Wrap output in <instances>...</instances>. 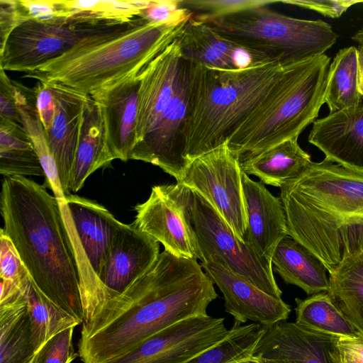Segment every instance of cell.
<instances>
[{"label":"cell","mask_w":363,"mask_h":363,"mask_svg":"<svg viewBox=\"0 0 363 363\" xmlns=\"http://www.w3.org/2000/svg\"><path fill=\"white\" fill-rule=\"evenodd\" d=\"M296 321L306 329L334 336L363 337L334 304L328 292L295 298Z\"/></svg>","instance_id":"cell-31"},{"label":"cell","mask_w":363,"mask_h":363,"mask_svg":"<svg viewBox=\"0 0 363 363\" xmlns=\"http://www.w3.org/2000/svg\"><path fill=\"white\" fill-rule=\"evenodd\" d=\"M162 187L182 214L197 259L219 263L268 294L281 298L272 262L240 240L207 201L179 183Z\"/></svg>","instance_id":"cell-7"},{"label":"cell","mask_w":363,"mask_h":363,"mask_svg":"<svg viewBox=\"0 0 363 363\" xmlns=\"http://www.w3.org/2000/svg\"><path fill=\"white\" fill-rule=\"evenodd\" d=\"M357 48L350 46L338 51L330 63L325 103L330 113L354 108L361 104L357 85Z\"/></svg>","instance_id":"cell-32"},{"label":"cell","mask_w":363,"mask_h":363,"mask_svg":"<svg viewBox=\"0 0 363 363\" xmlns=\"http://www.w3.org/2000/svg\"><path fill=\"white\" fill-rule=\"evenodd\" d=\"M264 331L265 326L261 324L242 325L235 320L223 341L183 363H241L251 359Z\"/></svg>","instance_id":"cell-34"},{"label":"cell","mask_w":363,"mask_h":363,"mask_svg":"<svg viewBox=\"0 0 363 363\" xmlns=\"http://www.w3.org/2000/svg\"><path fill=\"white\" fill-rule=\"evenodd\" d=\"M352 0H281V3L311 9L332 18H339L351 6L357 4Z\"/></svg>","instance_id":"cell-44"},{"label":"cell","mask_w":363,"mask_h":363,"mask_svg":"<svg viewBox=\"0 0 363 363\" xmlns=\"http://www.w3.org/2000/svg\"><path fill=\"white\" fill-rule=\"evenodd\" d=\"M135 211L136 227L162 243L165 251L180 257L196 258L182 214L162 185L154 186L149 198L137 204Z\"/></svg>","instance_id":"cell-21"},{"label":"cell","mask_w":363,"mask_h":363,"mask_svg":"<svg viewBox=\"0 0 363 363\" xmlns=\"http://www.w3.org/2000/svg\"><path fill=\"white\" fill-rule=\"evenodd\" d=\"M258 362H259L260 363H290L284 360H261Z\"/></svg>","instance_id":"cell-48"},{"label":"cell","mask_w":363,"mask_h":363,"mask_svg":"<svg viewBox=\"0 0 363 363\" xmlns=\"http://www.w3.org/2000/svg\"><path fill=\"white\" fill-rule=\"evenodd\" d=\"M218 294L196 258L164 250L152 267L123 292L83 306L78 343L83 363H106L155 333L190 317L208 315Z\"/></svg>","instance_id":"cell-1"},{"label":"cell","mask_w":363,"mask_h":363,"mask_svg":"<svg viewBox=\"0 0 363 363\" xmlns=\"http://www.w3.org/2000/svg\"><path fill=\"white\" fill-rule=\"evenodd\" d=\"M150 0H65L69 21L121 24L138 16Z\"/></svg>","instance_id":"cell-35"},{"label":"cell","mask_w":363,"mask_h":363,"mask_svg":"<svg viewBox=\"0 0 363 363\" xmlns=\"http://www.w3.org/2000/svg\"><path fill=\"white\" fill-rule=\"evenodd\" d=\"M178 40L184 60L212 68L240 70L280 60L225 37L208 24L196 22L192 18Z\"/></svg>","instance_id":"cell-15"},{"label":"cell","mask_w":363,"mask_h":363,"mask_svg":"<svg viewBox=\"0 0 363 363\" xmlns=\"http://www.w3.org/2000/svg\"><path fill=\"white\" fill-rule=\"evenodd\" d=\"M0 278L21 286L30 277L11 240L0 230Z\"/></svg>","instance_id":"cell-39"},{"label":"cell","mask_w":363,"mask_h":363,"mask_svg":"<svg viewBox=\"0 0 363 363\" xmlns=\"http://www.w3.org/2000/svg\"><path fill=\"white\" fill-rule=\"evenodd\" d=\"M330 57L325 54L291 65L270 92L227 140L241 162L298 138L325 104Z\"/></svg>","instance_id":"cell-6"},{"label":"cell","mask_w":363,"mask_h":363,"mask_svg":"<svg viewBox=\"0 0 363 363\" xmlns=\"http://www.w3.org/2000/svg\"><path fill=\"white\" fill-rule=\"evenodd\" d=\"M331 350H332V349H331ZM331 350L330 352V363H338V362L337 361V359L334 357L333 354L332 353Z\"/></svg>","instance_id":"cell-49"},{"label":"cell","mask_w":363,"mask_h":363,"mask_svg":"<svg viewBox=\"0 0 363 363\" xmlns=\"http://www.w3.org/2000/svg\"><path fill=\"white\" fill-rule=\"evenodd\" d=\"M189 62L183 59L174 94L155 128L135 145L130 160L151 163L174 177L184 178L189 164L184 157L182 130L188 108Z\"/></svg>","instance_id":"cell-12"},{"label":"cell","mask_w":363,"mask_h":363,"mask_svg":"<svg viewBox=\"0 0 363 363\" xmlns=\"http://www.w3.org/2000/svg\"><path fill=\"white\" fill-rule=\"evenodd\" d=\"M223 35L290 63L325 54L337 35L322 20H304L257 8L207 23Z\"/></svg>","instance_id":"cell-8"},{"label":"cell","mask_w":363,"mask_h":363,"mask_svg":"<svg viewBox=\"0 0 363 363\" xmlns=\"http://www.w3.org/2000/svg\"><path fill=\"white\" fill-rule=\"evenodd\" d=\"M240 162L247 175H255L263 184L280 188L298 176L312 161L311 155L299 146L298 138H294Z\"/></svg>","instance_id":"cell-26"},{"label":"cell","mask_w":363,"mask_h":363,"mask_svg":"<svg viewBox=\"0 0 363 363\" xmlns=\"http://www.w3.org/2000/svg\"><path fill=\"white\" fill-rule=\"evenodd\" d=\"M30 20L20 0H0V51L11 32Z\"/></svg>","instance_id":"cell-41"},{"label":"cell","mask_w":363,"mask_h":363,"mask_svg":"<svg viewBox=\"0 0 363 363\" xmlns=\"http://www.w3.org/2000/svg\"><path fill=\"white\" fill-rule=\"evenodd\" d=\"M33 89L36 108L43 128L47 132L51 128L56 113L54 93L48 84L42 82H38Z\"/></svg>","instance_id":"cell-43"},{"label":"cell","mask_w":363,"mask_h":363,"mask_svg":"<svg viewBox=\"0 0 363 363\" xmlns=\"http://www.w3.org/2000/svg\"><path fill=\"white\" fill-rule=\"evenodd\" d=\"M65 202L79 240L97 277L123 223L104 206L72 193Z\"/></svg>","instance_id":"cell-22"},{"label":"cell","mask_w":363,"mask_h":363,"mask_svg":"<svg viewBox=\"0 0 363 363\" xmlns=\"http://www.w3.org/2000/svg\"><path fill=\"white\" fill-rule=\"evenodd\" d=\"M16 96L21 125L31 140L45 172L44 186L52 190L58 201L65 200L57 167L36 108L34 89L17 82Z\"/></svg>","instance_id":"cell-29"},{"label":"cell","mask_w":363,"mask_h":363,"mask_svg":"<svg viewBox=\"0 0 363 363\" xmlns=\"http://www.w3.org/2000/svg\"><path fill=\"white\" fill-rule=\"evenodd\" d=\"M139 74L90 96L99 107L113 160H130L136 144Z\"/></svg>","instance_id":"cell-17"},{"label":"cell","mask_w":363,"mask_h":363,"mask_svg":"<svg viewBox=\"0 0 363 363\" xmlns=\"http://www.w3.org/2000/svg\"><path fill=\"white\" fill-rule=\"evenodd\" d=\"M241 363H260V362H258L256 359H249V360H246V361L242 362Z\"/></svg>","instance_id":"cell-50"},{"label":"cell","mask_w":363,"mask_h":363,"mask_svg":"<svg viewBox=\"0 0 363 363\" xmlns=\"http://www.w3.org/2000/svg\"><path fill=\"white\" fill-rule=\"evenodd\" d=\"M329 281L332 301L363 336V250L342 262Z\"/></svg>","instance_id":"cell-28"},{"label":"cell","mask_w":363,"mask_h":363,"mask_svg":"<svg viewBox=\"0 0 363 363\" xmlns=\"http://www.w3.org/2000/svg\"><path fill=\"white\" fill-rule=\"evenodd\" d=\"M26 302L35 353L55 335L82 323L45 296L32 279L26 291Z\"/></svg>","instance_id":"cell-33"},{"label":"cell","mask_w":363,"mask_h":363,"mask_svg":"<svg viewBox=\"0 0 363 363\" xmlns=\"http://www.w3.org/2000/svg\"><path fill=\"white\" fill-rule=\"evenodd\" d=\"M352 39L358 44V47L363 48V28L357 30L352 36Z\"/></svg>","instance_id":"cell-47"},{"label":"cell","mask_w":363,"mask_h":363,"mask_svg":"<svg viewBox=\"0 0 363 363\" xmlns=\"http://www.w3.org/2000/svg\"><path fill=\"white\" fill-rule=\"evenodd\" d=\"M229 333L224 318L196 315L155 333L106 363H183L216 346Z\"/></svg>","instance_id":"cell-11"},{"label":"cell","mask_w":363,"mask_h":363,"mask_svg":"<svg viewBox=\"0 0 363 363\" xmlns=\"http://www.w3.org/2000/svg\"><path fill=\"white\" fill-rule=\"evenodd\" d=\"M182 61L177 38L140 73L136 144L155 128L169 104L175 90Z\"/></svg>","instance_id":"cell-16"},{"label":"cell","mask_w":363,"mask_h":363,"mask_svg":"<svg viewBox=\"0 0 363 363\" xmlns=\"http://www.w3.org/2000/svg\"><path fill=\"white\" fill-rule=\"evenodd\" d=\"M281 3V0H182L183 7L194 13L192 20L207 23L257 8Z\"/></svg>","instance_id":"cell-36"},{"label":"cell","mask_w":363,"mask_h":363,"mask_svg":"<svg viewBox=\"0 0 363 363\" xmlns=\"http://www.w3.org/2000/svg\"><path fill=\"white\" fill-rule=\"evenodd\" d=\"M35 354L26 294L0 305V363H28Z\"/></svg>","instance_id":"cell-27"},{"label":"cell","mask_w":363,"mask_h":363,"mask_svg":"<svg viewBox=\"0 0 363 363\" xmlns=\"http://www.w3.org/2000/svg\"><path fill=\"white\" fill-rule=\"evenodd\" d=\"M0 209L1 231L13 244L34 284L82 323L77 253L57 199L32 179L5 177Z\"/></svg>","instance_id":"cell-2"},{"label":"cell","mask_w":363,"mask_h":363,"mask_svg":"<svg viewBox=\"0 0 363 363\" xmlns=\"http://www.w3.org/2000/svg\"><path fill=\"white\" fill-rule=\"evenodd\" d=\"M337 336L313 331L283 320L265 327L252 359L290 363H330V352Z\"/></svg>","instance_id":"cell-19"},{"label":"cell","mask_w":363,"mask_h":363,"mask_svg":"<svg viewBox=\"0 0 363 363\" xmlns=\"http://www.w3.org/2000/svg\"><path fill=\"white\" fill-rule=\"evenodd\" d=\"M0 173L5 177L45 176L22 125L3 118H0Z\"/></svg>","instance_id":"cell-30"},{"label":"cell","mask_w":363,"mask_h":363,"mask_svg":"<svg viewBox=\"0 0 363 363\" xmlns=\"http://www.w3.org/2000/svg\"><path fill=\"white\" fill-rule=\"evenodd\" d=\"M74 328H67L50 338L36 352L32 363H71L77 356L72 344Z\"/></svg>","instance_id":"cell-37"},{"label":"cell","mask_w":363,"mask_h":363,"mask_svg":"<svg viewBox=\"0 0 363 363\" xmlns=\"http://www.w3.org/2000/svg\"><path fill=\"white\" fill-rule=\"evenodd\" d=\"M308 140L326 159L363 172V104L315 121Z\"/></svg>","instance_id":"cell-20"},{"label":"cell","mask_w":363,"mask_h":363,"mask_svg":"<svg viewBox=\"0 0 363 363\" xmlns=\"http://www.w3.org/2000/svg\"><path fill=\"white\" fill-rule=\"evenodd\" d=\"M272 264L285 283L300 287L308 295L328 292L329 289L330 281L324 264L290 235L277 245Z\"/></svg>","instance_id":"cell-25"},{"label":"cell","mask_w":363,"mask_h":363,"mask_svg":"<svg viewBox=\"0 0 363 363\" xmlns=\"http://www.w3.org/2000/svg\"><path fill=\"white\" fill-rule=\"evenodd\" d=\"M280 190L289 235L315 255L329 274L363 250V172L325 158L312 162Z\"/></svg>","instance_id":"cell-3"},{"label":"cell","mask_w":363,"mask_h":363,"mask_svg":"<svg viewBox=\"0 0 363 363\" xmlns=\"http://www.w3.org/2000/svg\"><path fill=\"white\" fill-rule=\"evenodd\" d=\"M189 62V91L182 140L184 157L189 162L226 143L287 67L294 64L274 60L226 70Z\"/></svg>","instance_id":"cell-5"},{"label":"cell","mask_w":363,"mask_h":363,"mask_svg":"<svg viewBox=\"0 0 363 363\" xmlns=\"http://www.w3.org/2000/svg\"><path fill=\"white\" fill-rule=\"evenodd\" d=\"M28 363H32V360L30 362H28Z\"/></svg>","instance_id":"cell-51"},{"label":"cell","mask_w":363,"mask_h":363,"mask_svg":"<svg viewBox=\"0 0 363 363\" xmlns=\"http://www.w3.org/2000/svg\"><path fill=\"white\" fill-rule=\"evenodd\" d=\"M30 19L43 23L69 21L65 0H20Z\"/></svg>","instance_id":"cell-40"},{"label":"cell","mask_w":363,"mask_h":363,"mask_svg":"<svg viewBox=\"0 0 363 363\" xmlns=\"http://www.w3.org/2000/svg\"><path fill=\"white\" fill-rule=\"evenodd\" d=\"M17 82L11 79L0 68V118L21 125L17 104Z\"/></svg>","instance_id":"cell-42"},{"label":"cell","mask_w":363,"mask_h":363,"mask_svg":"<svg viewBox=\"0 0 363 363\" xmlns=\"http://www.w3.org/2000/svg\"><path fill=\"white\" fill-rule=\"evenodd\" d=\"M357 50V85L359 92L363 99V48L358 47Z\"/></svg>","instance_id":"cell-46"},{"label":"cell","mask_w":363,"mask_h":363,"mask_svg":"<svg viewBox=\"0 0 363 363\" xmlns=\"http://www.w3.org/2000/svg\"><path fill=\"white\" fill-rule=\"evenodd\" d=\"M159 243L134 223H123L98 277L104 290L94 300L121 294L142 277L157 261Z\"/></svg>","instance_id":"cell-13"},{"label":"cell","mask_w":363,"mask_h":363,"mask_svg":"<svg viewBox=\"0 0 363 363\" xmlns=\"http://www.w3.org/2000/svg\"><path fill=\"white\" fill-rule=\"evenodd\" d=\"M201 265L223 294L225 312L235 320H250L269 327L289 318L291 307L281 298L268 294L219 263L206 262Z\"/></svg>","instance_id":"cell-14"},{"label":"cell","mask_w":363,"mask_h":363,"mask_svg":"<svg viewBox=\"0 0 363 363\" xmlns=\"http://www.w3.org/2000/svg\"><path fill=\"white\" fill-rule=\"evenodd\" d=\"M331 351L338 363H363V337L337 336Z\"/></svg>","instance_id":"cell-45"},{"label":"cell","mask_w":363,"mask_h":363,"mask_svg":"<svg viewBox=\"0 0 363 363\" xmlns=\"http://www.w3.org/2000/svg\"><path fill=\"white\" fill-rule=\"evenodd\" d=\"M47 84L54 93L56 113L51 128L45 132L46 137L66 196L71 193L68 184L77 145L82 107L86 95L59 84Z\"/></svg>","instance_id":"cell-23"},{"label":"cell","mask_w":363,"mask_h":363,"mask_svg":"<svg viewBox=\"0 0 363 363\" xmlns=\"http://www.w3.org/2000/svg\"><path fill=\"white\" fill-rule=\"evenodd\" d=\"M188 22L169 26L137 16L124 23L108 25L24 77L91 96L138 75L181 35Z\"/></svg>","instance_id":"cell-4"},{"label":"cell","mask_w":363,"mask_h":363,"mask_svg":"<svg viewBox=\"0 0 363 363\" xmlns=\"http://www.w3.org/2000/svg\"><path fill=\"white\" fill-rule=\"evenodd\" d=\"M108 152L99 106L86 96L81 114L77 145L69 180V190L77 192L89 176L113 161Z\"/></svg>","instance_id":"cell-24"},{"label":"cell","mask_w":363,"mask_h":363,"mask_svg":"<svg viewBox=\"0 0 363 363\" xmlns=\"http://www.w3.org/2000/svg\"><path fill=\"white\" fill-rule=\"evenodd\" d=\"M242 183L246 213L243 242L272 262L277 245L289 235L283 204L280 197L273 196L262 182L252 180L243 172Z\"/></svg>","instance_id":"cell-18"},{"label":"cell","mask_w":363,"mask_h":363,"mask_svg":"<svg viewBox=\"0 0 363 363\" xmlns=\"http://www.w3.org/2000/svg\"><path fill=\"white\" fill-rule=\"evenodd\" d=\"M240 160L227 142L192 160L182 182L200 194L243 242L246 230Z\"/></svg>","instance_id":"cell-9"},{"label":"cell","mask_w":363,"mask_h":363,"mask_svg":"<svg viewBox=\"0 0 363 363\" xmlns=\"http://www.w3.org/2000/svg\"><path fill=\"white\" fill-rule=\"evenodd\" d=\"M113 24L74 21L43 23L30 19L16 27L0 51V68L4 71H33L64 54L79 40Z\"/></svg>","instance_id":"cell-10"},{"label":"cell","mask_w":363,"mask_h":363,"mask_svg":"<svg viewBox=\"0 0 363 363\" xmlns=\"http://www.w3.org/2000/svg\"><path fill=\"white\" fill-rule=\"evenodd\" d=\"M182 0H150L138 16L164 25H178L189 21L194 13L181 4Z\"/></svg>","instance_id":"cell-38"}]
</instances>
